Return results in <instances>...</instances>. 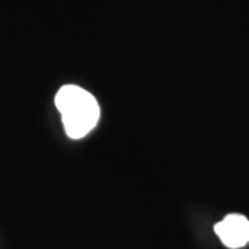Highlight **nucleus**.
<instances>
[{"mask_svg":"<svg viewBox=\"0 0 249 249\" xmlns=\"http://www.w3.org/2000/svg\"><path fill=\"white\" fill-rule=\"evenodd\" d=\"M55 107L61 115L67 136L73 140L83 139L97 126L100 106L96 97L76 85H65L57 91Z\"/></svg>","mask_w":249,"mask_h":249,"instance_id":"f257e3e1","label":"nucleus"},{"mask_svg":"<svg viewBox=\"0 0 249 249\" xmlns=\"http://www.w3.org/2000/svg\"><path fill=\"white\" fill-rule=\"evenodd\" d=\"M214 232L227 248H242L249 242V220L242 214H229L214 226Z\"/></svg>","mask_w":249,"mask_h":249,"instance_id":"f03ea898","label":"nucleus"}]
</instances>
